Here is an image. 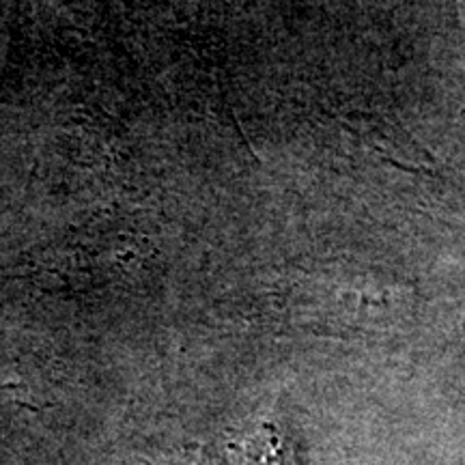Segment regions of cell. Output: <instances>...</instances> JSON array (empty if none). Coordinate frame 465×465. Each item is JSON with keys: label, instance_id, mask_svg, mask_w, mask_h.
Here are the masks:
<instances>
[{"label": "cell", "instance_id": "cell-1", "mask_svg": "<svg viewBox=\"0 0 465 465\" xmlns=\"http://www.w3.org/2000/svg\"><path fill=\"white\" fill-rule=\"evenodd\" d=\"M459 7H461V15H463V22H465V0H459Z\"/></svg>", "mask_w": 465, "mask_h": 465}]
</instances>
